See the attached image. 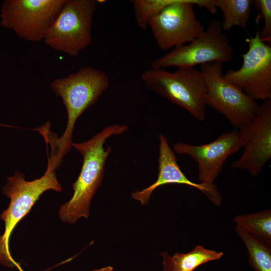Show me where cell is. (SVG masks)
<instances>
[{
  "mask_svg": "<svg viewBox=\"0 0 271 271\" xmlns=\"http://www.w3.org/2000/svg\"><path fill=\"white\" fill-rule=\"evenodd\" d=\"M109 86L108 77L104 71L89 66L82 67L76 73L51 82V89L63 101L68 119L66 129L60 138H55L49 130L43 136L46 142L51 145L50 157L57 168L72 147V137L77 120L96 102Z\"/></svg>",
  "mask_w": 271,
  "mask_h": 271,
  "instance_id": "obj_1",
  "label": "cell"
},
{
  "mask_svg": "<svg viewBox=\"0 0 271 271\" xmlns=\"http://www.w3.org/2000/svg\"><path fill=\"white\" fill-rule=\"evenodd\" d=\"M128 129L124 124H113L86 142L72 143L82 155L83 163L79 175L72 185L71 198L59 209V216L62 221L74 224L81 217L88 218L91 199L101 183L105 162L111 151L110 147L105 149L104 145L110 137L120 135Z\"/></svg>",
  "mask_w": 271,
  "mask_h": 271,
  "instance_id": "obj_2",
  "label": "cell"
},
{
  "mask_svg": "<svg viewBox=\"0 0 271 271\" xmlns=\"http://www.w3.org/2000/svg\"><path fill=\"white\" fill-rule=\"evenodd\" d=\"M55 169L48 159L47 170L40 178L28 181L20 172L7 178L2 192L10 199V203L1 215L5 223V230L0 236V264L23 271L11 254L10 238L16 226L30 212L44 192L49 190L61 191L62 186L56 178Z\"/></svg>",
  "mask_w": 271,
  "mask_h": 271,
  "instance_id": "obj_3",
  "label": "cell"
},
{
  "mask_svg": "<svg viewBox=\"0 0 271 271\" xmlns=\"http://www.w3.org/2000/svg\"><path fill=\"white\" fill-rule=\"evenodd\" d=\"M141 79L151 91L183 107L199 121L205 119L206 86L200 70L194 67L180 68L175 72L152 68L145 71Z\"/></svg>",
  "mask_w": 271,
  "mask_h": 271,
  "instance_id": "obj_4",
  "label": "cell"
},
{
  "mask_svg": "<svg viewBox=\"0 0 271 271\" xmlns=\"http://www.w3.org/2000/svg\"><path fill=\"white\" fill-rule=\"evenodd\" d=\"M216 13L214 0H175L164 8L149 23L158 47L168 50L190 43L204 31L196 18L194 6Z\"/></svg>",
  "mask_w": 271,
  "mask_h": 271,
  "instance_id": "obj_5",
  "label": "cell"
},
{
  "mask_svg": "<svg viewBox=\"0 0 271 271\" xmlns=\"http://www.w3.org/2000/svg\"><path fill=\"white\" fill-rule=\"evenodd\" d=\"M95 0H66L45 36L52 49L72 57L90 45L91 28L97 9Z\"/></svg>",
  "mask_w": 271,
  "mask_h": 271,
  "instance_id": "obj_6",
  "label": "cell"
},
{
  "mask_svg": "<svg viewBox=\"0 0 271 271\" xmlns=\"http://www.w3.org/2000/svg\"><path fill=\"white\" fill-rule=\"evenodd\" d=\"M222 65L214 62L200 66L206 86L204 101L238 130L254 118L259 105L223 78Z\"/></svg>",
  "mask_w": 271,
  "mask_h": 271,
  "instance_id": "obj_7",
  "label": "cell"
},
{
  "mask_svg": "<svg viewBox=\"0 0 271 271\" xmlns=\"http://www.w3.org/2000/svg\"><path fill=\"white\" fill-rule=\"evenodd\" d=\"M234 49L218 20L210 22L201 35L187 45L173 48L152 63V68L194 67L214 62H230Z\"/></svg>",
  "mask_w": 271,
  "mask_h": 271,
  "instance_id": "obj_8",
  "label": "cell"
},
{
  "mask_svg": "<svg viewBox=\"0 0 271 271\" xmlns=\"http://www.w3.org/2000/svg\"><path fill=\"white\" fill-rule=\"evenodd\" d=\"M66 0H6L1 8V25L22 39L43 40Z\"/></svg>",
  "mask_w": 271,
  "mask_h": 271,
  "instance_id": "obj_9",
  "label": "cell"
},
{
  "mask_svg": "<svg viewBox=\"0 0 271 271\" xmlns=\"http://www.w3.org/2000/svg\"><path fill=\"white\" fill-rule=\"evenodd\" d=\"M246 41L241 67L228 70L223 77L255 101L271 99V47L261 40L258 28Z\"/></svg>",
  "mask_w": 271,
  "mask_h": 271,
  "instance_id": "obj_10",
  "label": "cell"
},
{
  "mask_svg": "<svg viewBox=\"0 0 271 271\" xmlns=\"http://www.w3.org/2000/svg\"><path fill=\"white\" fill-rule=\"evenodd\" d=\"M238 131L243 152L232 167L256 176L271 158V99L264 101L254 118Z\"/></svg>",
  "mask_w": 271,
  "mask_h": 271,
  "instance_id": "obj_11",
  "label": "cell"
},
{
  "mask_svg": "<svg viewBox=\"0 0 271 271\" xmlns=\"http://www.w3.org/2000/svg\"><path fill=\"white\" fill-rule=\"evenodd\" d=\"M242 140L237 129L224 132L214 141L200 145L179 142L174 150L179 154L192 157L197 163L198 178L201 183L213 184L228 157L242 148Z\"/></svg>",
  "mask_w": 271,
  "mask_h": 271,
  "instance_id": "obj_12",
  "label": "cell"
},
{
  "mask_svg": "<svg viewBox=\"0 0 271 271\" xmlns=\"http://www.w3.org/2000/svg\"><path fill=\"white\" fill-rule=\"evenodd\" d=\"M159 173L157 180L149 187L131 194L132 198L141 204H147L153 191L160 186L167 184H182L194 187L204 193L216 205L221 202V197L216 185L205 183H196L190 181L180 169L174 151L166 137L159 135Z\"/></svg>",
  "mask_w": 271,
  "mask_h": 271,
  "instance_id": "obj_13",
  "label": "cell"
},
{
  "mask_svg": "<svg viewBox=\"0 0 271 271\" xmlns=\"http://www.w3.org/2000/svg\"><path fill=\"white\" fill-rule=\"evenodd\" d=\"M235 230L247 249L252 267L255 271H271L270 243L239 226Z\"/></svg>",
  "mask_w": 271,
  "mask_h": 271,
  "instance_id": "obj_14",
  "label": "cell"
},
{
  "mask_svg": "<svg viewBox=\"0 0 271 271\" xmlns=\"http://www.w3.org/2000/svg\"><path fill=\"white\" fill-rule=\"evenodd\" d=\"M217 9L223 14L221 23L223 31L235 26L245 29L253 5L252 0H214Z\"/></svg>",
  "mask_w": 271,
  "mask_h": 271,
  "instance_id": "obj_15",
  "label": "cell"
},
{
  "mask_svg": "<svg viewBox=\"0 0 271 271\" xmlns=\"http://www.w3.org/2000/svg\"><path fill=\"white\" fill-rule=\"evenodd\" d=\"M223 255L222 252H217L205 248L202 245H197L188 253H175L172 256V259L179 271H193L204 263L221 258Z\"/></svg>",
  "mask_w": 271,
  "mask_h": 271,
  "instance_id": "obj_16",
  "label": "cell"
},
{
  "mask_svg": "<svg viewBox=\"0 0 271 271\" xmlns=\"http://www.w3.org/2000/svg\"><path fill=\"white\" fill-rule=\"evenodd\" d=\"M233 221L250 233L270 243L271 212L267 210L251 214L238 215Z\"/></svg>",
  "mask_w": 271,
  "mask_h": 271,
  "instance_id": "obj_17",
  "label": "cell"
},
{
  "mask_svg": "<svg viewBox=\"0 0 271 271\" xmlns=\"http://www.w3.org/2000/svg\"><path fill=\"white\" fill-rule=\"evenodd\" d=\"M175 0H132L136 22L140 28L146 29L150 21Z\"/></svg>",
  "mask_w": 271,
  "mask_h": 271,
  "instance_id": "obj_18",
  "label": "cell"
},
{
  "mask_svg": "<svg viewBox=\"0 0 271 271\" xmlns=\"http://www.w3.org/2000/svg\"><path fill=\"white\" fill-rule=\"evenodd\" d=\"M253 5L263 21V27L259 36L261 40L271 46V1L253 0Z\"/></svg>",
  "mask_w": 271,
  "mask_h": 271,
  "instance_id": "obj_19",
  "label": "cell"
},
{
  "mask_svg": "<svg viewBox=\"0 0 271 271\" xmlns=\"http://www.w3.org/2000/svg\"><path fill=\"white\" fill-rule=\"evenodd\" d=\"M161 255L163 258V271H179L172 259V256L168 252H162Z\"/></svg>",
  "mask_w": 271,
  "mask_h": 271,
  "instance_id": "obj_20",
  "label": "cell"
},
{
  "mask_svg": "<svg viewBox=\"0 0 271 271\" xmlns=\"http://www.w3.org/2000/svg\"><path fill=\"white\" fill-rule=\"evenodd\" d=\"M113 267L110 266H105L99 269H94L92 271H112Z\"/></svg>",
  "mask_w": 271,
  "mask_h": 271,
  "instance_id": "obj_21",
  "label": "cell"
}]
</instances>
